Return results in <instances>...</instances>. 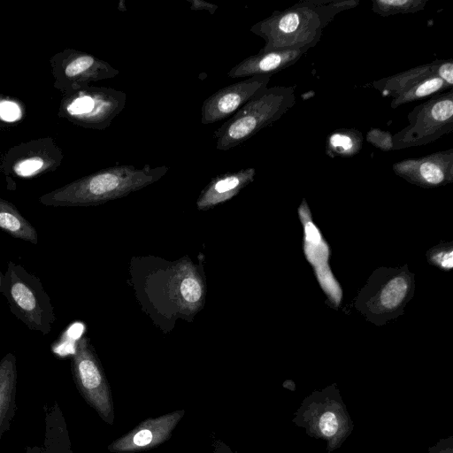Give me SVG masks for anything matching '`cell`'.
Wrapping results in <instances>:
<instances>
[{"mask_svg": "<svg viewBox=\"0 0 453 453\" xmlns=\"http://www.w3.org/2000/svg\"><path fill=\"white\" fill-rule=\"evenodd\" d=\"M20 115L18 105L12 102L4 101L0 103V117L6 121H13Z\"/></svg>", "mask_w": 453, "mask_h": 453, "instance_id": "obj_25", "label": "cell"}, {"mask_svg": "<svg viewBox=\"0 0 453 453\" xmlns=\"http://www.w3.org/2000/svg\"><path fill=\"white\" fill-rule=\"evenodd\" d=\"M430 76H434L432 62L375 81L372 87L381 96L395 98Z\"/></svg>", "mask_w": 453, "mask_h": 453, "instance_id": "obj_15", "label": "cell"}, {"mask_svg": "<svg viewBox=\"0 0 453 453\" xmlns=\"http://www.w3.org/2000/svg\"><path fill=\"white\" fill-rule=\"evenodd\" d=\"M366 140L375 148L382 151L394 150L393 134L379 127L371 128L366 134Z\"/></svg>", "mask_w": 453, "mask_h": 453, "instance_id": "obj_21", "label": "cell"}, {"mask_svg": "<svg viewBox=\"0 0 453 453\" xmlns=\"http://www.w3.org/2000/svg\"><path fill=\"white\" fill-rule=\"evenodd\" d=\"M16 357L7 353L0 361V438L10 426L15 412Z\"/></svg>", "mask_w": 453, "mask_h": 453, "instance_id": "obj_14", "label": "cell"}, {"mask_svg": "<svg viewBox=\"0 0 453 453\" xmlns=\"http://www.w3.org/2000/svg\"><path fill=\"white\" fill-rule=\"evenodd\" d=\"M3 275H4V273L0 270V288H1V283H2V280H3Z\"/></svg>", "mask_w": 453, "mask_h": 453, "instance_id": "obj_29", "label": "cell"}, {"mask_svg": "<svg viewBox=\"0 0 453 453\" xmlns=\"http://www.w3.org/2000/svg\"><path fill=\"white\" fill-rule=\"evenodd\" d=\"M169 292L177 306L186 312L195 311L200 307L203 297L202 281L188 265L179 266L174 272Z\"/></svg>", "mask_w": 453, "mask_h": 453, "instance_id": "obj_13", "label": "cell"}, {"mask_svg": "<svg viewBox=\"0 0 453 453\" xmlns=\"http://www.w3.org/2000/svg\"><path fill=\"white\" fill-rule=\"evenodd\" d=\"M358 4V0H301L283 11H274L255 23L250 31L264 39L262 51L311 50L339 12Z\"/></svg>", "mask_w": 453, "mask_h": 453, "instance_id": "obj_1", "label": "cell"}, {"mask_svg": "<svg viewBox=\"0 0 453 453\" xmlns=\"http://www.w3.org/2000/svg\"><path fill=\"white\" fill-rule=\"evenodd\" d=\"M42 165L43 161L41 158L32 157L19 163L15 167V171L19 175L27 176L38 171Z\"/></svg>", "mask_w": 453, "mask_h": 453, "instance_id": "obj_23", "label": "cell"}, {"mask_svg": "<svg viewBox=\"0 0 453 453\" xmlns=\"http://www.w3.org/2000/svg\"><path fill=\"white\" fill-rule=\"evenodd\" d=\"M255 175V168L249 167L214 177L201 191L196 201L197 209L208 210L232 199L253 181Z\"/></svg>", "mask_w": 453, "mask_h": 453, "instance_id": "obj_12", "label": "cell"}, {"mask_svg": "<svg viewBox=\"0 0 453 453\" xmlns=\"http://www.w3.org/2000/svg\"><path fill=\"white\" fill-rule=\"evenodd\" d=\"M0 292L10 310L29 329L47 335L56 321L54 307L41 280L12 261L7 264Z\"/></svg>", "mask_w": 453, "mask_h": 453, "instance_id": "obj_4", "label": "cell"}, {"mask_svg": "<svg viewBox=\"0 0 453 453\" xmlns=\"http://www.w3.org/2000/svg\"><path fill=\"white\" fill-rule=\"evenodd\" d=\"M183 415L184 410H179L147 418L111 442L109 450L113 453H134L155 448L169 439Z\"/></svg>", "mask_w": 453, "mask_h": 453, "instance_id": "obj_9", "label": "cell"}, {"mask_svg": "<svg viewBox=\"0 0 453 453\" xmlns=\"http://www.w3.org/2000/svg\"><path fill=\"white\" fill-rule=\"evenodd\" d=\"M294 86L266 88L213 133L216 149L229 150L279 120L296 104Z\"/></svg>", "mask_w": 453, "mask_h": 453, "instance_id": "obj_3", "label": "cell"}, {"mask_svg": "<svg viewBox=\"0 0 453 453\" xmlns=\"http://www.w3.org/2000/svg\"><path fill=\"white\" fill-rule=\"evenodd\" d=\"M407 292V283L403 277H396L387 283L380 295L382 305L388 309L395 308Z\"/></svg>", "mask_w": 453, "mask_h": 453, "instance_id": "obj_20", "label": "cell"}, {"mask_svg": "<svg viewBox=\"0 0 453 453\" xmlns=\"http://www.w3.org/2000/svg\"><path fill=\"white\" fill-rule=\"evenodd\" d=\"M190 6L189 9L193 11H207L211 15L215 13L218 10L219 6L211 4L210 2H206L204 0H187Z\"/></svg>", "mask_w": 453, "mask_h": 453, "instance_id": "obj_26", "label": "cell"}, {"mask_svg": "<svg viewBox=\"0 0 453 453\" xmlns=\"http://www.w3.org/2000/svg\"><path fill=\"white\" fill-rule=\"evenodd\" d=\"M309 49L259 50L233 66L227 73L232 79L273 75L294 65Z\"/></svg>", "mask_w": 453, "mask_h": 453, "instance_id": "obj_11", "label": "cell"}, {"mask_svg": "<svg viewBox=\"0 0 453 453\" xmlns=\"http://www.w3.org/2000/svg\"><path fill=\"white\" fill-rule=\"evenodd\" d=\"M392 168L398 176L418 185L445 184L453 179V149L403 159L394 163Z\"/></svg>", "mask_w": 453, "mask_h": 453, "instance_id": "obj_10", "label": "cell"}, {"mask_svg": "<svg viewBox=\"0 0 453 453\" xmlns=\"http://www.w3.org/2000/svg\"><path fill=\"white\" fill-rule=\"evenodd\" d=\"M363 146V134L356 128H339L329 134L326 153L331 157H352Z\"/></svg>", "mask_w": 453, "mask_h": 453, "instance_id": "obj_17", "label": "cell"}, {"mask_svg": "<svg viewBox=\"0 0 453 453\" xmlns=\"http://www.w3.org/2000/svg\"><path fill=\"white\" fill-rule=\"evenodd\" d=\"M272 75H257L227 85L207 97L201 107V123L209 125L231 117L267 88Z\"/></svg>", "mask_w": 453, "mask_h": 453, "instance_id": "obj_7", "label": "cell"}, {"mask_svg": "<svg viewBox=\"0 0 453 453\" xmlns=\"http://www.w3.org/2000/svg\"><path fill=\"white\" fill-rule=\"evenodd\" d=\"M319 427L326 436L334 435L338 429V422L333 412H325L319 420Z\"/></svg>", "mask_w": 453, "mask_h": 453, "instance_id": "obj_24", "label": "cell"}, {"mask_svg": "<svg viewBox=\"0 0 453 453\" xmlns=\"http://www.w3.org/2000/svg\"><path fill=\"white\" fill-rule=\"evenodd\" d=\"M0 229L14 238L32 244L38 243V234L33 225L10 203L0 199Z\"/></svg>", "mask_w": 453, "mask_h": 453, "instance_id": "obj_16", "label": "cell"}, {"mask_svg": "<svg viewBox=\"0 0 453 453\" xmlns=\"http://www.w3.org/2000/svg\"><path fill=\"white\" fill-rule=\"evenodd\" d=\"M434 76L443 81L450 88L453 86V59H436L432 62Z\"/></svg>", "mask_w": 453, "mask_h": 453, "instance_id": "obj_22", "label": "cell"}, {"mask_svg": "<svg viewBox=\"0 0 453 453\" xmlns=\"http://www.w3.org/2000/svg\"><path fill=\"white\" fill-rule=\"evenodd\" d=\"M441 264L442 266L447 267V268L452 267V251H449L448 254H446L442 257Z\"/></svg>", "mask_w": 453, "mask_h": 453, "instance_id": "obj_28", "label": "cell"}, {"mask_svg": "<svg viewBox=\"0 0 453 453\" xmlns=\"http://www.w3.org/2000/svg\"><path fill=\"white\" fill-rule=\"evenodd\" d=\"M306 239L312 243H319L320 241V234L315 226L308 222L305 225Z\"/></svg>", "mask_w": 453, "mask_h": 453, "instance_id": "obj_27", "label": "cell"}, {"mask_svg": "<svg viewBox=\"0 0 453 453\" xmlns=\"http://www.w3.org/2000/svg\"><path fill=\"white\" fill-rule=\"evenodd\" d=\"M450 88L443 81L436 76H430L419 81L403 94L393 98L391 107L397 108L403 104L430 97Z\"/></svg>", "mask_w": 453, "mask_h": 453, "instance_id": "obj_18", "label": "cell"}, {"mask_svg": "<svg viewBox=\"0 0 453 453\" xmlns=\"http://www.w3.org/2000/svg\"><path fill=\"white\" fill-rule=\"evenodd\" d=\"M427 0H372V11L388 17L395 14H409L425 9Z\"/></svg>", "mask_w": 453, "mask_h": 453, "instance_id": "obj_19", "label": "cell"}, {"mask_svg": "<svg viewBox=\"0 0 453 453\" xmlns=\"http://www.w3.org/2000/svg\"><path fill=\"white\" fill-rule=\"evenodd\" d=\"M409 124L393 134L395 150L431 143L453 130V92L427 98L408 114Z\"/></svg>", "mask_w": 453, "mask_h": 453, "instance_id": "obj_5", "label": "cell"}, {"mask_svg": "<svg viewBox=\"0 0 453 453\" xmlns=\"http://www.w3.org/2000/svg\"><path fill=\"white\" fill-rule=\"evenodd\" d=\"M166 165L136 168L118 165L100 170L65 188L41 198L54 206L95 205L121 198L160 180L168 172Z\"/></svg>", "mask_w": 453, "mask_h": 453, "instance_id": "obj_2", "label": "cell"}, {"mask_svg": "<svg viewBox=\"0 0 453 453\" xmlns=\"http://www.w3.org/2000/svg\"><path fill=\"white\" fill-rule=\"evenodd\" d=\"M72 370L84 399L104 421L111 424L113 406L111 389L87 337H81L74 345Z\"/></svg>", "mask_w": 453, "mask_h": 453, "instance_id": "obj_6", "label": "cell"}, {"mask_svg": "<svg viewBox=\"0 0 453 453\" xmlns=\"http://www.w3.org/2000/svg\"><path fill=\"white\" fill-rule=\"evenodd\" d=\"M126 102L127 95L124 91L97 88L76 97L68 111L96 128L104 129L124 110Z\"/></svg>", "mask_w": 453, "mask_h": 453, "instance_id": "obj_8", "label": "cell"}]
</instances>
